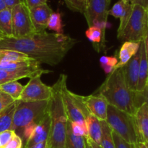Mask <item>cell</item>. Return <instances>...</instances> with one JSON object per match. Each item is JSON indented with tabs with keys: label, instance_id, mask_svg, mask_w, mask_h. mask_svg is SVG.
<instances>
[{
	"label": "cell",
	"instance_id": "17",
	"mask_svg": "<svg viewBox=\"0 0 148 148\" xmlns=\"http://www.w3.org/2000/svg\"><path fill=\"white\" fill-rule=\"evenodd\" d=\"M140 50H141V56H140V72H139L137 91L142 92L145 90L148 82V60L143 40L140 42Z\"/></svg>",
	"mask_w": 148,
	"mask_h": 148
},
{
	"label": "cell",
	"instance_id": "20",
	"mask_svg": "<svg viewBox=\"0 0 148 148\" xmlns=\"http://www.w3.org/2000/svg\"><path fill=\"white\" fill-rule=\"evenodd\" d=\"M0 32L7 37H12V9L6 8L0 12Z\"/></svg>",
	"mask_w": 148,
	"mask_h": 148
},
{
	"label": "cell",
	"instance_id": "23",
	"mask_svg": "<svg viewBox=\"0 0 148 148\" xmlns=\"http://www.w3.org/2000/svg\"><path fill=\"white\" fill-rule=\"evenodd\" d=\"M24 86L17 81H12L0 85V91L11 96L14 101H18Z\"/></svg>",
	"mask_w": 148,
	"mask_h": 148
},
{
	"label": "cell",
	"instance_id": "31",
	"mask_svg": "<svg viewBox=\"0 0 148 148\" xmlns=\"http://www.w3.org/2000/svg\"><path fill=\"white\" fill-rule=\"evenodd\" d=\"M38 122L39 121H32V122L27 124V125L23 128V132H22L21 137H23V139L24 140V141L25 142V143L30 140V138L31 137L32 134H33V132H34L35 129H36V126H37Z\"/></svg>",
	"mask_w": 148,
	"mask_h": 148
},
{
	"label": "cell",
	"instance_id": "12",
	"mask_svg": "<svg viewBox=\"0 0 148 148\" xmlns=\"http://www.w3.org/2000/svg\"><path fill=\"white\" fill-rule=\"evenodd\" d=\"M30 12L36 33L46 32L49 17L53 12L51 8L47 4H44L30 9Z\"/></svg>",
	"mask_w": 148,
	"mask_h": 148
},
{
	"label": "cell",
	"instance_id": "14",
	"mask_svg": "<svg viewBox=\"0 0 148 148\" xmlns=\"http://www.w3.org/2000/svg\"><path fill=\"white\" fill-rule=\"evenodd\" d=\"M133 7H134L133 0H119L108 10V15L120 19V24L117 31V35L122 31L127 25L132 12Z\"/></svg>",
	"mask_w": 148,
	"mask_h": 148
},
{
	"label": "cell",
	"instance_id": "45",
	"mask_svg": "<svg viewBox=\"0 0 148 148\" xmlns=\"http://www.w3.org/2000/svg\"><path fill=\"white\" fill-rule=\"evenodd\" d=\"M86 148H92V147H91V146L90 145L89 143L87 142V140H86Z\"/></svg>",
	"mask_w": 148,
	"mask_h": 148
},
{
	"label": "cell",
	"instance_id": "16",
	"mask_svg": "<svg viewBox=\"0 0 148 148\" xmlns=\"http://www.w3.org/2000/svg\"><path fill=\"white\" fill-rule=\"evenodd\" d=\"M134 118L140 142L148 143V106L145 103L137 109Z\"/></svg>",
	"mask_w": 148,
	"mask_h": 148
},
{
	"label": "cell",
	"instance_id": "50",
	"mask_svg": "<svg viewBox=\"0 0 148 148\" xmlns=\"http://www.w3.org/2000/svg\"><path fill=\"white\" fill-rule=\"evenodd\" d=\"M46 148H48V147H46Z\"/></svg>",
	"mask_w": 148,
	"mask_h": 148
},
{
	"label": "cell",
	"instance_id": "13",
	"mask_svg": "<svg viewBox=\"0 0 148 148\" xmlns=\"http://www.w3.org/2000/svg\"><path fill=\"white\" fill-rule=\"evenodd\" d=\"M141 50L140 49L135 55L123 66L124 78L129 88L133 92L137 91L140 72V62Z\"/></svg>",
	"mask_w": 148,
	"mask_h": 148
},
{
	"label": "cell",
	"instance_id": "5",
	"mask_svg": "<svg viewBox=\"0 0 148 148\" xmlns=\"http://www.w3.org/2000/svg\"><path fill=\"white\" fill-rule=\"evenodd\" d=\"M49 101L22 102L17 101V105L13 116L11 130L21 137L23 128L32 121H40L47 113Z\"/></svg>",
	"mask_w": 148,
	"mask_h": 148
},
{
	"label": "cell",
	"instance_id": "26",
	"mask_svg": "<svg viewBox=\"0 0 148 148\" xmlns=\"http://www.w3.org/2000/svg\"><path fill=\"white\" fill-rule=\"evenodd\" d=\"M85 36L90 41L95 45L101 43L102 46L103 41L105 40V33L100 27L96 26H91L88 27V30L85 31Z\"/></svg>",
	"mask_w": 148,
	"mask_h": 148
},
{
	"label": "cell",
	"instance_id": "49",
	"mask_svg": "<svg viewBox=\"0 0 148 148\" xmlns=\"http://www.w3.org/2000/svg\"><path fill=\"white\" fill-rule=\"evenodd\" d=\"M0 33H1V32H0Z\"/></svg>",
	"mask_w": 148,
	"mask_h": 148
},
{
	"label": "cell",
	"instance_id": "22",
	"mask_svg": "<svg viewBox=\"0 0 148 148\" xmlns=\"http://www.w3.org/2000/svg\"><path fill=\"white\" fill-rule=\"evenodd\" d=\"M32 60L27 55L10 49H0V62H18Z\"/></svg>",
	"mask_w": 148,
	"mask_h": 148
},
{
	"label": "cell",
	"instance_id": "27",
	"mask_svg": "<svg viewBox=\"0 0 148 148\" xmlns=\"http://www.w3.org/2000/svg\"><path fill=\"white\" fill-rule=\"evenodd\" d=\"M47 28L56 32L58 34H64L62 14L60 12H53L51 14L48 22Z\"/></svg>",
	"mask_w": 148,
	"mask_h": 148
},
{
	"label": "cell",
	"instance_id": "33",
	"mask_svg": "<svg viewBox=\"0 0 148 148\" xmlns=\"http://www.w3.org/2000/svg\"><path fill=\"white\" fill-rule=\"evenodd\" d=\"M14 101L11 96L0 91V113L11 105Z\"/></svg>",
	"mask_w": 148,
	"mask_h": 148
},
{
	"label": "cell",
	"instance_id": "15",
	"mask_svg": "<svg viewBox=\"0 0 148 148\" xmlns=\"http://www.w3.org/2000/svg\"><path fill=\"white\" fill-rule=\"evenodd\" d=\"M51 71L40 69L38 70H16L8 71L0 69V85L12 81H17L23 78H31L41 76L43 74L49 73Z\"/></svg>",
	"mask_w": 148,
	"mask_h": 148
},
{
	"label": "cell",
	"instance_id": "18",
	"mask_svg": "<svg viewBox=\"0 0 148 148\" xmlns=\"http://www.w3.org/2000/svg\"><path fill=\"white\" fill-rule=\"evenodd\" d=\"M140 42L125 41L121 46L119 53V62L114 69L123 67L137 53L140 49Z\"/></svg>",
	"mask_w": 148,
	"mask_h": 148
},
{
	"label": "cell",
	"instance_id": "43",
	"mask_svg": "<svg viewBox=\"0 0 148 148\" xmlns=\"http://www.w3.org/2000/svg\"><path fill=\"white\" fill-rule=\"evenodd\" d=\"M134 145V148H147L146 147L145 143H143V142H138L137 143H136Z\"/></svg>",
	"mask_w": 148,
	"mask_h": 148
},
{
	"label": "cell",
	"instance_id": "9",
	"mask_svg": "<svg viewBox=\"0 0 148 148\" xmlns=\"http://www.w3.org/2000/svg\"><path fill=\"white\" fill-rule=\"evenodd\" d=\"M111 0H87L85 15L88 26H96L106 33Z\"/></svg>",
	"mask_w": 148,
	"mask_h": 148
},
{
	"label": "cell",
	"instance_id": "41",
	"mask_svg": "<svg viewBox=\"0 0 148 148\" xmlns=\"http://www.w3.org/2000/svg\"><path fill=\"white\" fill-rule=\"evenodd\" d=\"M144 98H145V103L147 104L148 106V82L147 84V86H146L145 89L144 90Z\"/></svg>",
	"mask_w": 148,
	"mask_h": 148
},
{
	"label": "cell",
	"instance_id": "46",
	"mask_svg": "<svg viewBox=\"0 0 148 148\" xmlns=\"http://www.w3.org/2000/svg\"><path fill=\"white\" fill-rule=\"evenodd\" d=\"M146 10H147V24H148V7L146 8Z\"/></svg>",
	"mask_w": 148,
	"mask_h": 148
},
{
	"label": "cell",
	"instance_id": "2",
	"mask_svg": "<svg viewBox=\"0 0 148 148\" xmlns=\"http://www.w3.org/2000/svg\"><path fill=\"white\" fill-rule=\"evenodd\" d=\"M96 93L106 99L108 104L134 116L137 109L145 103L144 91L133 92L124 78L123 68L114 69L106 77Z\"/></svg>",
	"mask_w": 148,
	"mask_h": 148
},
{
	"label": "cell",
	"instance_id": "44",
	"mask_svg": "<svg viewBox=\"0 0 148 148\" xmlns=\"http://www.w3.org/2000/svg\"><path fill=\"white\" fill-rule=\"evenodd\" d=\"M7 8V6H6L5 3H4V0H0V12L2 11L3 10Z\"/></svg>",
	"mask_w": 148,
	"mask_h": 148
},
{
	"label": "cell",
	"instance_id": "29",
	"mask_svg": "<svg viewBox=\"0 0 148 148\" xmlns=\"http://www.w3.org/2000/svg\"><path fill=\"white\" fill-rule=\"evenodd\" d=\"M69 127L75 135L80 136L85 138H88V132L85 122H70L69 121Z\"/></svg>",
	"mask_w": 148,
	"mask_h": 148
},
{
	"label": "cell",
	"instance_id": "39",
	"mask_svg": "<svg viewBox=\"0 0 148 148\" xmlns=\"http://www.w3.org/2000/svg\"><path fill=\"white\" fill-rule=\"evenodd\" d=\"M133 3L140 4L145 8H147L148 7V0H133Z\"/></svg>",
	"mask_w": 148,
	"mask_h": 148
},
{
	"label": "cell",
	"instance_id": "36",
	"mask_svg": "<svg viewBox=\"0 0 148 148\" xmlns=\"http://www.w3.org/2000/svg\"><path fill=\"white\" fill-rule=\"evenodd\" d=\"M26 5L29 9H32L41 4H47V0H25Z\"/></svg>",
	"mask_w": 148,
	"mask_h": 148
},
{
	"label": "cell",
	"instance_id": "1",
	"mask_svg": "<svg viewBox=\"0 0 148 148\" xmlns=\"http://www.w3.org/2000/svg\"><path fill=\"white\" fill-rule=\"evenodd\" d=\"M77 40L58 33H36L30 37L16 38L1 36L0 49H10L27 55L39 64H59Z\"/></svg>",
	"mask_w": 148,
	"mask_h": 148
},
{
	"label": "cell",
	"instance_id": "24",
	"mask_svg": "<svg viewBox=\"0 0 148 148\" xmlns=\"http://www.w3.org/2000/svg\"><path fill=\"white\" fill-rule=\"evenodd\" d=\"M102 135H101V148H116L112 136V130L106 121H101Z\"/></svg>",
	"mask_w": 148,
	"mask_h": 148
},
{
	"label": "cell",
	"instance_id": "35",
	"mask_svg": "<svg viewBox=\"0 0 148 148\" xmlns=\"http://www.w3.org/2000/svg\"><path fill=\"white\" fill-rule=\"evenodd\" d=\"M23 140L20 136L16 134L14 137L12 139L11 141L5 146L4 148H23Z\"/></svg>",
	"mask_w": 148,
	"mask_h": 148
},
{
	"label": "cell",
	"instance_id": "8",
	"mask_svg": "<svg viewBox=\"0 0 148 148\" xmlns=\"http://www.w3.org/2000/svg\"><path fill=\"white\" fill-rule=\"evenodd\" d=\"M12 37L16 38L30 37L36 34L30 17V9L25 3H21L12 8Z\"/></svg>",
	"mask_w": 148,
	"mask_h": 148
},
{
	"label": "cell",
	"instance_id": "38",
	"mask_svg": "<svg viewBox=\"0 0 148 148\" xmlns=\"http://www.w3.org/2000/svg\"><path fill=\"white\" fill-rule=\"evenodd\" d=\"M143 42L145 43V51L146 54H147V60H148V26L146 29L145 33L144 38H143Z\"/></svg>",
	"mask_w": 148,
	"mask_h": 148
},
{
	"label": "cell",
	"instance_id": "21",
	"mask_svg": "<svg viewBox=\"0 0 148 148\" xmlns=\"http://www.w3.org/2000/svg\"><path fill=\"white\" fill-rule=\"evenodd\" d=\"M17 105V101H16L0 113V133L7 130H11L13 116Z\"/></svg>",
	"mask_w": 148,
	"mask_h": 148
},
{
	"label": "cell",
	"instance_id": "30",
	"mask_svg": "<svg viewBox=\"0 0 148 148\" xmlns=\"http://www.w3.org/2000/svg\"><path fill=\"white\" fill-rule=\"evenodd\" d=\"M70 10L84 14L86 9L87 0H64Z\"/></svg>",
	"mask_w": 148,
	"mask_h": 148
},
{
	"label": "cell",
	"instance_id": "42",
	"mask_svg": "<svg viewBox=\"0 0 148 148\" xmlns=\"http://www.w3.org/2000/svg\"><path fill=\"white\" fill-rule=\"evenodd\" d=\"M86 140H87V142L89 143L90 145L91 146V147L92 148H101V146L98 145H97V144H95V143H94L93 142H92L91 140H90L88 138H86Z\"/></svg>",
	"mask_w": 148,
	"mask_h": 148
},
{
	"label": "cell",
	"instance_id": "25",
	"mask_svg": "<svg viewBox=\"0 0 148 148\" xmlns=\"http://www.w3.org/2000/svg\"><path fill=\"white\" fill-rule=\"evenodd\" d=\"M65 148H86V138L75 135L71 131L69 122L67 125Z\"/></svg>",
	"mask_w": 148,
	"mask_h": 148
},
{
	"label": "cell",
	"instance_id": "3",
	"mask_svg": "<svg viewBox=\"0 0 148 148\" xmlns=\"http://www.w3.org/2000/svg\"><path fill=\"white\" fill-rule=\"evenodd\" d=\"M66 78V75L62 74L57 82L52 86V95L48 107L51 120L50 132L46 145L48 148H65L66 145L69 120L62 101V88Z\"/></svg>",
	"mask_w": 148,
	"mask_h": 148
},
{
	"label": "cell",
	"instance_id": "19",
	"mask_svg": "<svg viewBox=\"0 0 148 148\" xmlns=\"http://www.w3.org/2000/svg\"><path fill=\"white\" fill-rule=\"evenodd\" d=\"M85 121L88 128V139L95 144L100 145L102 135L101 121L96 117L90 115L85 119Z\"/></svg>",
	"mask_w": 148,
	"mask_h": 148
},
{
	"label": "cell",
	"instance_id": "11",
	"mask_svg": "<svg viewBox=\"0 0 148 148\" xmlns=\"http://www.w3.org/2000/svg\"><path fill=\"white\" fill-rule=\"evenodd\" d=\"M83 101L90 115L96 117L100 121L106 120L109 104L101 94L95 92L92 95L83 96Z\"/></svg>",
	"mask_w": 148,
	"mask_h": 148
},
{
	"label": "cell",
	"instance_id": "40",
	"mask_svg": "<svg viewBox=\"0 0 148 148\" xmlns=\"http://www.w3.org/2000/svg\"><path fill=\"white\" fill-rule=\"evenodd\" d=\"M46 145H47V141L43 142V143H38V144L34 145L32 146V147L30 148H46Z\"/></svg>",
	"mask_w": 148,
	"mask_h": 148
},
{
	"label": "cell",
	"instance_id": "47",
	"mask_svg": "<svg viewBox=\"0 0 148 148\" xmlns=\"http://www.w3.org/2000/svg\"><path fill=\"white\" fill-rule=\"evenodd\" d=\"M145 144L146 147H147L148 148V143H145Z\"/></svg>",
	"mask_w": 148,
	"mask_h": 148
},
{
	"label": "cell",
	"instance_id": "4",
	"mask_svg": "<svg viewBox=\"0 0 148 148\" xmlns=\"http://www.w3.org/2000/svg\"><path fill=\"white\" fill-rule=\"evenodd\" d=\"M106 121L112 132L127 143L135 145L140 142L134 116L108 105Z\"/></svg>",
	"mask_w": 148,
	"mask_h": 148
},
{
	"label": "cell",
	"instance_id": "34",
	"mask_svg": "<svg viewBox=\"0 0 148 148\" xmlns=\"http://www.w3.org/2000/svg\"><path fill=\"white\" fill-rule=\"evenodd\" d=\"M112 136L116 148H134V145L127 143V141H125L124 139L121 138L120 136H119L114 132H112Z\"/></svg>",
	"mask_w": 148,
	"mask_h": 148
},
{
	"label": "cell",
	"instance_id": "7",
	"mask_svg": "<svg viewBox=\"0 0 148 148\" xmlns=\"http://www.w3.org/2000/svg\"><path fill=\"white\" fill-rule=\"evenodd\" d=\"M62 97L68 120L70 122H85L90 115L83 101V96L73 93L66 88V81L62 88Z\"/></svg>",
	"mask_w": 148,
	"mask_h": 148
},
{
	"label": "cell",
	"instance_id": "37",
	"mask_svg": "<svg viewBox=\"0 0 148 148\" xmlns=\"http://www.w3.org/2000/svg\"><path fill=\"white\" fill-rule=\"evenodd\" d=\"M4 1L7 8L10 9H12L14 6L21 4V3H25V0H4Z\"/></svg>",
	"mask_w": 148,
	"mask_h": 148
},
{
	"label": "cell",
	"instance_id": "48",
	"mask_svg": "<svg viewBox=\"0 0 148 148\" xmlns=\"http://www.w3.org/2000/svg\"><path fill=\"white\" fill-rule=\"evenodd\" d=\"M1 36H3L2 34H1V33H0V38H1Z\"/></svg>",
	"mask_w": 148,
	"mask_h": 148
},
{
	"label": "cell",
	"instance_id": "6",
	"mask_svg": "<svg viewBox=\"0 0 148 148\" xmlns=\"http://www.w3.org/2000/svg\"><path fill=\"white\" fill-rule=\"evenodd\" d=\"M147 24V10L140 4H134L132 12L122 31L117 37L122 41L141 42Z\"/></svg>",
	"mask_w": 148,
	"mask_h": 148
},
{
	"label": "cell",
	"instance_id": "28",
	"mask_svg": "<svg viewBox=\"0 0 148 148\" xmlns=\"http://www.w3.org/2000/svg\"><path fill=\"white\" fill-rule=\"evenodd\" d=\"M100 64L105 73L109 75L118 64V59L115 56H102L100 59Z\"/></svg>",
	"mask_w": 148,
	"mask_h": 148
},
{
	"label": "cell",
	"instance_id": "32",
	"mask_svg": "<svg viewBox=\"0 0 148 148\" xmlns=\"http://www.w3.org/2000/svg\"><path fill=\"white\" fill-rule=\"evenodd\" d=\"M16 133L13 130H7L0 133V148H4L11 141Z\"/></svg>",
	"mask_w": 148,
	"mask_h": 148
},
{
	"label": "cell",
	"instance_id": "10",
	"mask_svg": "<svg viewBox=\"0 0 148 148\" xmlns=\"http://www.w3.org/2000/svg\"><path fill=\"white\" fill-rule=\"evenodd\" d=\"M41 76L30 78L28 83L24 86L18 101L22 102L49 101L52 95V87L48 86L40 79Z\"/></svg>",
	"mask_w": 148,
	"mask_h": 148
}]
</instances>
